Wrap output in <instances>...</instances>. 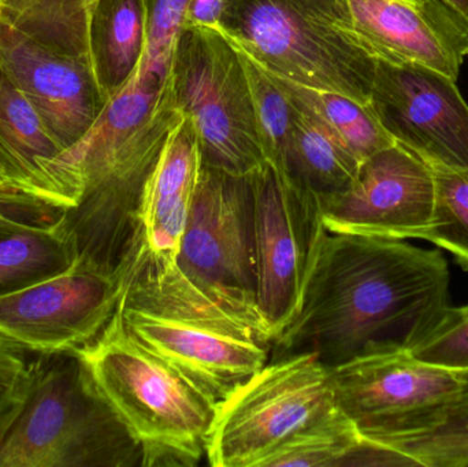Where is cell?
I'll return each mask as SVG.
<instances>
[{
    "label": "cell",
    "instance_id": "cell-1",
    "mask_svg": "<svg viewBox=\"0 0 468 467\" xmlns=\"http://www.w3.org/2000/svg\"><path fill=\"white\" fill-rule=\"evenodd\" d=\"M451 307L440 249L406 240L327 233L296 317L271 359L313 354L324 366L373 354L410 353Z\"/></svg>",
    "mask_w": 468,
    "mask_h": 467
},
{
    "label": "cell",
    "instance_id": "cell-2",
    "mask_svg": "<svg viewBox=\"0 0 468 467\" xmlns=\"http://www.w3.org/2000/svg\"><path fill=\"white\" fill-rule=\"evenodd\" d=\"M117 309L134 339L217 403L271 356L274 337L256 304L199 284L145 247Z\"/></svg>",
    "mask_w": 468,
    "mask_h": 467
},
{
    "label": "cell",
    "instance_id": "cell-3",
    "mask_svg": "<svg viewBox=\"0 0 468 467\" xmlns=\"http://www.w3.org/2000/svg\"><path fill=\"white\" fill-rule=\"evenodd\" d=\"M0 467H143L81 351L35 354L0 421Z\"/></svg>",
    "mask_w": 468,
    "mask_h": 467
},
{
    "label": "cell",
    "instance_id": "cell-4",
    "mask_svg": "<svg viewBox=\"0 0 468 467\" xmlns=\"http://www.w3.org/2000/svg\"><path fill=\"white\" fill-rule=\"evenodd\" d=\"M82 356L143 450V467H195L207 452L217 402L134 339L118 309Z\"/></svg>",
    "mask_w": 468,
    "mask_h": 467
},
{
    "label": "cell",
    "instance_id": "cell-5",
    "mask_svg": "<svg viewBox=\"0 0 468 467\" xmlns=\"http://www.w3.org/2000/svg\"><path fill=\"white\" fill-rule=\"evenodd\" d=\"M218 30L269 73L370 104L378 59L346 0H225Z\"/></svg>",
    "mask_w": 468,
    "mask_h": 467
},
{
    "label": "cell",
    "instance_id": "cell-6",
    "mask_svg": "<svg viewBox=\"0 0 468 467\" xmlns=\"http://www.w3.org/2000/svg\"><path fill=\"white\" fill-rule=\"evenodd\" d=\"M338 413L329 367L315 356L271 359L217 403L206 458L214 467H263L296 436Z\"/></svg>",
    "mask_w": 468,
    "mask_h": 467
},
{
    "label": "cell",
    "instance_id": "cell-7",
    "mask_svg": "<svg viewBox=\"0 0 468 467\" xmlns=\"http://www.w3.org/2000/svg\"><path fill=\"white\" fill-rule=\"evenodd\" d=\"M167 82L197 132L202 164L234 175H252L266 164L244 63L221 30L183 27Z\"/></svg>",
    "mask_w": 468,
    "mask_h": 467
},
{
    "label": "cell",
    "instance_id": "cell-8",
    "mask_svg": "<svg viewBox=\"0 0 468 467\" xmlns=\"http://www.w3.org/2000/svg\"><path fill=\"white\" fill-rule=\"evenodd\" d=\"M0 63L65 151L81 142L106 107L88 55L87 19L0 13Z\"/></svg>",
    "mask_w": 468,
    "mask_h": 467
},
{
    "label": "cell",
    "instance_id": "cell-9",
    "mask_svg": "<svg viewBox=\"0 0 468 467\" xmlns=\"http://www.w3.org/2000/svg\"><path fill=\"white\" fill-rule=\"evenodd\" d=\"M253 184L256 306L275 340L299 313L329 232L319 197L288 175L266 162L253 173Z\"/></svg>",
    "mask_w": 468,
    "mask_h": 467
},
{
    "label": "cell",
    "instance_id": "cell-10",
    "mask_svg": "<svg viewBox=\"0 0 468 467\" xmlns=\"http://www.w3.org/2000/svg\"><path fill=\"white\" fill-rule=\"evenodd\" d=\"M176 262L199 284L256 304L253 173L234 175L202 164Z\"/></svg>",
    "mask_w": 468,
    "mask_h": 467
},
{
    "label": "cell",
    "instance_id": "cell-11",
    "mask_svg": "<svg viewBox=\"0 0 468 467\" xmlns=\"http://www.w3.org/2000/svg\"><path fill=\"white\" fill-rule=\"evenodd\" d=\"M370 107L395 142L426 164L468 169V104L455 80L378 59Z\"/></svg>",
    "mask_w": 468,
    "mask_h": 467
},
{
    "label": "cell",
    "instance_id": "cell-12",
    "mask_svg": "<svg viewBox=\"0 0 468 467\" xmlns=\"http://www.w3.org/2000/svg\"><path fill=\"white\" fill-rule=\"evenodd\" d=\"M125 281L74 268L0 295V337L32 354L82 350L114 315Z\"/></svg>",
    "mask_w": 468,
    "mask_h": 467
},
{
    "label": "cell",
    "instance_id": "cell-13",
    "mask_svg": "<svg viewBox=\"0 0 468 467\" xmlns=\"http://www.w3.org/2000/svg\"><path fill=\"white\" fill-rule=\"evenodd\" d=\"M434 210L433 169L398 143L363 161L354 184L322 203L327 232L392 240H423Z\"/></svg>",
    "mask_w": 468,
    "mask_h": 467
},
{
    "label": "cell",
    "instance_id": "cell-14",
    "mask_svg": "<svg viewBox=\"0 0 468 467\" xmlns=\"http://www.w3.org/2000/svg\"><path fill=\"white\" fill-rule=\"evenodd\" d=\"M335 403L359 433L376 432L452 399L464 372L412 358L409 353L359 356L329 369Z\"/></svg>",
    "mask_w": 468,
    "mask_h": 467
},
{
    "label": "cell",
    "instance_id": "cell-15",
    "mask_svg": "<svg viewBox=\"0 0 468 467\" xmlns=\"http://www.w3.org/2000/svg\"><path fill=\"white\" fill-rule=\"evenodd\" d=\"M352 27L377 59L411 63L458 81L468 16L441 0H346Z\"/></svg>",
    "mask_w": 468,
    "mask_h": 467
},
{
    "label": "cell",
    "instance_id": "cell-16",
    "mask_svg": "<svg viewBox=\"0 0 468 467\" xmlns=\"http://www.w3.org/2000/svg\"><path fill=\"white\" fill-rule=\"evenodd\" d=\"M63 153L0 63V183L70 210L77 199L58 169Z\"/></svg>",
    "mask_w": 468,
    "mask_h": 467
},
{
    "label": "cell",
    "instance_id": "cell-17",
    "mask_svg": "<svg viewBox=\"0 0 468 467\" xmlns=\"http://www.w3.org/2000/svg\"><path fill=\"white\" fill-rule=\"evenodd\" d=\"M200 167L197 132L183 115L167 136L143 195L144 247L154 257L177 260Z\"/></svg>",
    "mask_w": 468,
    "mask_h": 467
},
{
    "label": "cell",
    "instance_id": "cell-18",
    "mask_svg": "<svg viewBox=\"0 0 468 467\" xmlns=\"http://www.w3.org/2000/svg\"><path fill=\"white\" fill-rule=\"evenodd\" d=\"M360 436L387 454L390 466L468 467V370L452 399Z\"/></svg>",
    "mask_w": 468,
    "mask_h": 467
},
{
    "label": "cell",
    "instance_id": "cell-19",
    "mask_svg": "<svg viewBox=\"0 0 468 467\" xmlns=\"http://www.w3.org/2000/svg\"><path fill=\"white\" fill-rule=\"evenodd\" d=\"M148 0H92L87 46L96 84L110 101L136 74L147 51Z\"/></svg>",
    "mask_w": 468,
    "mask_h": 467
},
{
    "label": "cell",
    "instance_id": "cell-20",
    "mask_svg": "<svg viewBox=\"0 0 468 467\" xmlns=\"http://www.w3.org/2000/svg\"><path fill=\"white\" fill-rule=\"evenodd\" d=\"M294 107L286 172L321 203L335 199L356 180L362 162L311 115Z\"/></svg>",
    "mask_w": 468,
    "mask_h": 467
},
{
    "label": "cell",
    "instance_id": "cell-21",
    "mask_svg": "<svg viewBox=\"0 0 468 467\" xmlns=\"http://www.w3.org/2000/svg\"><path fill=\"white\" fill-rule=\"evenodd\" d=\"M269 76L297 107L340 140L360 162L396 144L377 120L370 104L359 103L341 93L304 87L277 74Z\"/></svg>",
    "mask_w": 468,
    "mask_h": 467
},
{
    "label": "cell",
    "instance_id": "cell-22",
    "mask_svg": "<svg viewBox=\"0 0 468 467\" xmlns=\"http://www.w3.org/2000/svg\"><path fill=\"white\" fill-rule=\"evenodd\" d=\"M65 217V216H63ZM79 266L62 221L0 233V295L59 276Z\"/></svg>",
    "mask_w": 468,
    "mask_h": 467
},
{
    "label": "cell",
    "instance_id": "cell-23",
    "mask_svg": "<svg viewBox=\"0 0 468 467\" xmlns=\"http://www.w3.org/2000/svg\"><path fill=\"white\" fill-rule=\"evenodd\" d=\"M239 52L250 82L256 126L264 158L270 166L288 175L286 164L296 107L263 68L241 49Z\"/></svg>",
    "mask_w": 468,
    "mask_h": 467
},
{
    "label": "cell",
    "instance_id": "cell-24",
    "mask_svg": "<svg viewBox=\"0 0 468 467\" xmlns=\"http://www.w3.org/2000/svg\"><path fill=\"white\" fill-rule=\"evenodd\" d=\"M360 443L359 430L340 411L327 421L296 436L271 455L263 467L349 466Z\"/></svg>",
    "mask_w": 468,
    "mask_h": 467
},
{
    "label": "cell",
    "instance_id": "cell-25",
    "mask_svg": "<svg viewBox=\"0 0 468 467\" xmlns=\"http://www.w3.org/2000/svg\"><path fill=\"white\" fill-rule=\"evenodd\" d=\"M431 167L436 178V210L423 240L451 252L468 271V169Z\"/></svg>",
    "mask_w": 468,
    "mask_h": 467
},
{
    "label": "cell",
    "instance_id": "cell-26",
    "mask_svg": "<svg viewBox=\"0 0 468 467\" xmlns=\"http://www.w3.org/2000/svg\"><path fill=\"white\" fill-rule=\"evenodd\" d=\"M409 354L425 364L467 372L468 304L451 306L441 323Z\"/></svg>",
    "mask_w": 468,
    "mask_h": 467
},
{
    "label": "cell",
    "instance_id": "cell-27",
    "mask_svg": "<svg viewBox=\"0 0 468 467\" xmlns=\"http://www.w3.org/2000/svg\"><path fill=\"white\" fill-rule=\"evenodd\" d=\"M189 0H148V43L144 59L137 69L143 71L169 73L176 37L183 27L184 11Z\"/></svg>",
    "mask_w": 468,
    "mask_h": 467
},
{
    "label": "cell",
    "instance_id": "cell-28",
    "mask_svg": "<svg viewBox=\"0 0 468 467\" xmlns=\"http://www.w3.org/2000/svg\"><path fill=\"white\" fill-rule=\"evenodd\" d=\"M65 211L0 183V233L58 224L62 221Z\"/></svg>",
    "mask_w": 468,
    "mask_h": 467
},
{
    "label": "cell",
    "instance_id": "cell-29",
    "mask_svg": "<svg viewBox=\"0 0 468 467\" xmlns=\"http://www.w3.org/2000/svg\"><path fill=\"white\" fill-rule=\"evenodd\" d=\"M92 0H0V13L16 19H87Z\"/></svg>",
    "mask_w": 468,
    "mask_h": 467
},
{
    "label": "cell",
    "instance_id": "cell-30",
    "mask_svg": "<svg viewBox=\"0 0 468 467\" xmlns=\"http://www.w3.org/2000/svg\"><path fill=\"white\" fill-rule=\"evenodd\" d=\"M35 354L0 337V421L13 405Z\"/></svg>",
    "mask_w": 468,
    "mask_h": 467
},
{
    "label": "cell",
    "instance_id": "cell-31",
    "mask_svg": "<svg viewBox=\"0 0 468 467\" xmlns=\"http://www.w3.org/2000/svg\"><path fill=\"white\" fill-rule=\"evenodd\" d=\"M225 0H189L183 16V27L219 29Z\"/></svg>",
    "mask_w": 468,
    "mask_h": 467
},
{
    "label": "cell",
    "instance_id": "cell-32",
    "mask_svg": "<svg viewBox=\"0 0 468 467\" xmlns=\"http://www.w3.org/2000/svg\"><path fill=\"white\" fill-rule=\"evenodd\" d=\"M441 2L450 5L451 8L458 11V13L468 16V0H441Z\"/></svg>",
    "mask_w": 468,
    "mask_h": 467
},
{
    "label": "cell",
    "instance_id": "cell-33",
    "mask_svg": "<svg viewBox=\"0 0 468 467\" xmlns=\"http://www.w3.org/2000/svg\"><path fill=\"white\" fill-rule=\"evenodd\" d=\"M467 57H468V54H467Z\"/></svg>",
    "mask_w": 468,
    "mask_h": 467
}]
</instances>
